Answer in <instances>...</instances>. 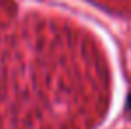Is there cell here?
Returning a JSON list of instances; mask_svg holds the SVG:
<instances>
[{
    "label": "cell",
    "mask_w": 131,
    "mask_h": 129,
    "mask_svg": "<svg viewBox=\"0 0 131 129\" xmlns=\"http://www.w3.org/2000/svg\"><path fill=\"white\" fill-rule=\"evenodd\" d=\"M126 110H128V113L131 115V94H129V97H128V106H126Z\"/></svg>",
    "instance_id": "1"
}]
</instances>
